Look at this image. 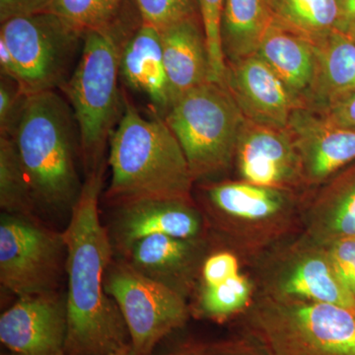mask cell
Returning <instances> with one entry per match:
<instances>
[{"label": "cell", "instance_id": "obj_26", "mask_svg": "<svg viewBox=\"0 0 355 355\" xmlns=\"http://www.w3.org/2000/svg\"><path fill=\"white\" fill-rule=\"evenodd\" d=\"M36 207L12 137L0 135V207L3 212L33 216Z\"/></svg>", "mask_w": 355, "mask_h": 355}, {"label": "cell", "instance_id": "obj_29", "mask_svg": "<svg viewBox=\"0 0 355 355\" xmlns=\"http://www.w3.org/2000/svg\"><path fill=\"white\" fill-rule=\"evenodd\" d=\"M142 23L153 26L159 31L182 22L197 18V0H133Z\"/></svg>", "mask_w": 355, "mask_h": 355}, {"label": "cell", "instance_id": "obj_34", "mask_svg": "<svg viewBox=\"0 0 355 355\" xmlns=\"http://www.w3.org/2000/svg\"><path fill=\"white\" fill-rule=\"evenodd\" d=\"M318 113L323 114L334 125L355 130V93L330 108Z\"/></svg>", "mask_w": 355, "mask_h": 355}, {"label": "cell", "instance_id": "obj_21", "mask_svg": "<svg viewBox=\"0 0 355 355\" xmlns=\"http://www.w3.org/2000/svg\"><path fill=\"white\" fill-rule=\"evenodd\" d=\"M257 55L306 108L316 74L314 44L272 23L261 40Z\"/></svg>", "mask_w": 355, "mask_h": 355}, {"label": "cell", "instance_id": "obj_22", "mask_svg": "<svg viewBox=\"0 0 355 355\" xmlns=\"http://www.w3.org/2000/svg\"><path fill=\"white\" fill-rule=\"evenodd\" d=\"M316 48V74L306 109L323 112L355 93V43L336 31Z\"/></svg>", "mask_w": 355, "mask_h": 355}, {"label": "cell", "instance_id": "obj_6", "mask_svg": "<svg viewBox=\"0 0 355 355\" xmlns=\"http://www.w3.org/2000/svg\"><path fill=\"white\" fill-rule=\"evenodd\" d=\"M242 333L273 355H355V309L257 294L239 317Z\"/></svg>", "mask_w": 355, "mask_h": 355}, {"label": "cell", "instance_id": "obj_15", "mask_svg": "<svg viewBox=\"0 0 355 355\" xmlns=\"http://www.w3.org/2000/svg\"><path fill=\"white\" fill-rule=\"evenodd\" d=\"M226 64L225 86L246 120L286 128L294 111L303 108L258 55Z\"/></svg>", "mask_w": 355, "mask_h": 355}, {"label": "cell", "instance_id": "obj_23", "mask_svg": "<svg viewBox=\"0 0 355 355\" xmlns=\"http://www.w3.org/2000/svg\"><path fill=\"white\" fill-rule=\"evenodd\" d=\"M272 23L266 0H224L221 38L226 64L257 55Z\"/></svg>", "mask_w": 355, "mask_h": 355}, {"label": "cell", "instance_id": "obj_27", "mask_svg": "<svg viewBox=\"0 0 355 355\" xmlns=\"http://www.w3.org/2000/svg\"><path fill=\"white\" fill-rule=\"evenodd\" d=\"M123 0H51L46 11L81 35L116 25Z\"/></svg>", "mask_w": 355, "mask_h": 355}, {"label": "cell", "instance_id": "obj_13", "mask_svg": "<svg viewBox=\"0 0 355 355\" xmlns=\"http://www.w3.org/2000/svg\"><path fill=\"white\" fill-rule=\"evenodd\" d=\"M241 181L306 193L300 163L288 128L259 125L245 120L234 159Z\"/></svg>", "mask_w": 355, "mask_h": 355}, {"label": "cell", "instance_id": "obj_24", "mask_svg": "<svg viewBox=\"0 0 355 355\" xmlns=\"http://www.w3.org/2000/svg\"><path fill=\"white\" fill-rule=\"evenodd\" d=\"M272 24L315 46L338 31V0H266Z\"/></svg>", "mask_w": 355, "mask_h": 355}, {"label": "cell", "instance_id": "obj_12", "mask_svg": "<svg viewBox=\"0 0 355 355\" xmlns=\"http://www.w3.org/2000/svg\"><path fill=\"white\" fill-rule=\"evenodd\" d=\"M67 300L58 291L18 298L0 316L10 355H67Z\"/></svg>", "mask_w": 355, "mask_h": 355}, {"label": "cell", "instance_id": "obj_32", "mask_svg": "<svg viewBox=\"0 0 355 355\" xmlns=\"http://www.w3.org/2000/svg\"><path fill=\"white\" fill-rule=\"evenodd\" d=\"M327 248L340 282L355 299V237L338 240Z\"/></svg>", "mask_w": 355, "mask_h": 355}, {"label": "cell", "instance_id": "obj_16", "mask_svg": "<svg viewBox=\"0 0 355 355\" xmlns=\"http://www.w3.org/2000/svg\"><path fill=\"white\" fill-rule=\"evenodd\" d=\"M207 249L205 238L153 235L133 243L121 253L135 270L187 299L200 282Z\"/></svg>", "mask_w": 355, "mask_h": 355}, {"label": "cell", "instance_id": "obj_19", "mask_svg": "<svg viewBox=\"0 0 355 355\" xmlns=\"http://www.w3.org/2000/svg\"><path fill=\"white\" fill-rule=\"evenodd\" d=\"M303 233L324 246L355 237V162L308 198L303 212Z\"/></svg>", "mask_w": 355, "mask_h": 355}, {"label": "cell", "instance_id": "obj_18", "mask_svg": "<svg viewBox=\"0 0 355 355\" xmlns=\"http://www.w3.org/2000/svg\"><path fill=\"white\" fill-rule=\"evenodd\" d=\"M120 76L128 87L146 96L154 114L165 118L173 100L158 29L142 23L127 40L121 53Z\"/></svg>", "mask_w": 355, "mask_h": 355}, {"label": "cell", "instance_id": "obj_30", "mask_svg": "<svg viewBox=\"0 0 355 355\" xmlns=\"http://www.w3.org/2000/svg\"><path fill=\"white\" fill-rule=\"evenodd\" d=\"M241 257L229 248L212 252L203 261L198 284L216 286L241 273Z\"/></svg>", "mask_w": 355, "mask_h": 355}, {"label": "cell", "instance_id": "obj_20", "mask_svg": "<svg viewBox=\"0 0 355 355\" xmlns=\"http://www.w3.org/2000/svg\"><path fill=\"white\" fill-rule=\"evenodd\" d=\"M161 41L173 103L184 93L212 83L207 40L198 17L166 28L161 31Z\"/></svg>", "mask_w": 355, "mask_h": 355}, {"label": "cell", "instance_id": "obj_39", "mask_svg": "<svg viewBox=\"0 0 355 355\" xmlns=\"http://www.w3.org/2000/svg\"><path fill=\"white\" fill-rule=\"evenodd\" d=\"M340 33L355 43V19L350 22Z\"/></svg>", "mask_w": 355, "mask_h": 355}, {"label": "cell", "instance_id": "obj_7", "mask_svg": "<svg viewBox=\"0 0 355 355\" xmlns=\"http://www.w3.org/2000/svg\"><path fill=\"white\" fill-rule=\"evenodd\" d=\"M164 120L196 182L218 177L234 165L246 119L226 86L209 83L184 93L173 103Z\"/></svg>", "mask_w": 355, "mask_h": 355}, {"label": "cell", "instance_id": "obj_9", "mask_svg": "<svg viewBox=\"0 0 355 355\" xmlns=\"http://www.w3.org/2000/svg\"><path fill=\"white\" fill-rule=\"evenodd\" d=\"M80 39L83 35L48 11L11 18L0 29V41L15 62V80L26 95L64 86Z\"/></svg>", "mask_w": 355, "mask_h": 355}, {"label": "cell", "instance_id": "obj_2", "mask_svg": "<svg viewBox=\"0 0 355 355\" xmlns=\"http://www.w3.org/2000/svg\"><path fill=\"white\" fill-rule=\"evenodd\" d=\"M109 165L107 197L120 205L153 200L193 202L196 181L171 128L158 114L144 116L125 97L110 137Z\"/></svg>", "mask_w": 355, "mask_h": 355}, {"label": "cell", "instance_id": "obj_35", "mask_svg": "<svg viewBox=\"0 0 355 355\" xmlns=\"http://www.w3.org/2000/svg\"><path fill=\"white\" fill-rule=\"evenodd\" d=\"M224 355H273L258 340L242 333L224 340Z\"/></svg>", "mask_w": 355, "mask_h": 355}, {"label": "cell", "instance_id": "obj_28", "mask_svg": "<svg viewBox=\"0 0 355 355\" xmlns=\"http://www.w3.org/2000/svg\"><path fill=\"white\" fill-rule=\"evenodd\" d=\"M207 50H209L212 83L225 86L226 64L222 48L221 22L224 0H197Z\"/></svg>", "mask_w": 355, "mask_h": 355}, {"label": "cell", "instance_id": "obj_37", "mask_svg": "<svg viewBox=\"0 0 355 355\" xmlns=\"http://www.w3.org/2000/svg\"><path fill=\"white\" fill-rule=\"evenodd\" d=\"M0 69L1 76L10 77L15 80L16 64L10 51L4 42L0 41Z\"/></svg>", "mask_w": 355, "mask_h": 355}, {"label": "cell", "instance_id": "obj_10", "mask_svg": "<svg viewBox=\"0 0 355 355\" xmlns=\"http://www.w3.org/2000/svg\"><path fill=\"white\" fill-rule=\"evenodd\" d=\"M105 289L118 305L139 355H153L161 340L184 327L191 315L184 296L142 275L125 259L110 263Z\"/></svg>", "mask_w": 355, "mask_h": 355}, {"label": "cell", "instance_id": "obj_11", "mask_svg": "<svg viewBox=\"0 0 355 355\" xmlns=\"http://www.w3.org/2000/svg\"><path fill=\"white\" fill-rule=\"evenodd\" d=\"M62 233L44 227L33 216L2 212L0 282L18 298L57 291L65 270Z\"/></svg>", "mask_w": 355, "mask_h": 355}, {"label": "cell", "instance_id": "obj_1", "mask_svg": "<svg viewBox=\"0 0 355 355\" xmlns=\"http://www.w3.org/2000/svg\"><path fill=\"white\" fill-rule=\"evenodd\" d=\"M102 178L103 168L87 175L62 232L67 250V355H105L132 345L123 315L105 289L114 245L99 216Z\"/></svg>", "mask_w": 355, "mask_h": 355}, {"label": "cell", "instance_id": "obj_38", "mask_svg": "<svg viewBox=\"0 0 355 355\" xmlns=\"http://www.w3.org/2000/svg\"><path fill=\"white\" fill-rule=\"evenodd\" d=\"M340 9V22L338 31L342 32L350 22L355 19V0H338Z\"/></svg>", "mask_w": 355, "mask_h": 355}, {"label": "cell", "instance_id": "obj_14", "mask_svg": "<svg viewBox=\"0 0 355 355\" xmlns=\"http://www.w3.org/2000/svg\"><path fill=\"white\" fill-rule=\"evenodd\" d=\"M291 133L306 191L327 183L355 162V130L334 125L318 112L294 111L287 125Z\"/></svg>", "mask_w": 355, "mask_h": 355}, {"label": "cell", "instance_id": "obj_17", "mask_svg": "<svg viewBox=\"0 0 355 355\" xmlns=\"http://www.w3.org/2000/svg\"><path fill=\"white\" fill-rule=\"evenodd\" d=\"M207 220L193 202L140 200L121 205L112 228L114 248L121 251L153 235L205 239Z\"/></svg>", "mask_w": 355, "mask_h": 355}, {"label": "cell", "instance_id": "obj_4", "mask_svg": "<svg viewBox=\"0 0 355 355\" xmlns=\"http://www.w3.org/2000/svg\"><path fill=\"white\" fill-rule=\"evenodd\" d=\"M209 223L226 248L257 261L282 243L303 232L309 196L241 181L205 186Z\"/></svg>", "mask_w": 355, "mask_h": 355}, {"label": "cell", "instance_id": "obj_3", "mask_svg": "<svg viewBox=\"0 0 355 355\" xmlns=\"http://www.w3.org/2000/svg\"><path fill=\"white\" fill-rule=\"evenodd\" d=\"M11 137L36 205L71 209L83 184L76 169L80 137L69 103L55 91L28 95Z\"/></svg>", "mask_w": 355, "mask_h": 355}, {"label": "cell", "instance_id": "obj_8", "mask_svg": "<svg viewBox=\"0 0 355 355\" xmlns=\"http://www.w3.org/2000/svg\"><path fill=\"white\" fill-rule=\"evenodd\" d=\"M256 293L282 301L330 303L355 309L328 248L304 233L282 243L254 261Z\"/></svg>", "mask_w": 355, "mask_h": 355}, {"label": "cell", "instance_id": "obj_31", "mask_svg": "<svg viewBox=\"0 0 355 355\" xmlns=\"http://www.w3.org/2000/svg\"><path fill=\"white\" fill-rule=\"evenodd\" d=\"M17 81L1 76L0 79V135L11 137L26 98Z\"/></svg>", "mask_w": 355, "mask_h": 355}, {"label": "cell", "instance_id": "obj_25", "mask_svg": "<svg viewBox=\"0 0 355 355\" xmlns=\"http://www.w3.org/2000/svg\"><path fill=\"white\" fill-rule=\"evenodd\" d=\"M254 295V280L241 272L216 286L198 287V301L191 314L216 323H225L244 314L253 303Z\"/></svg>", "mask_w": 355, "mask_h": 355}, {"label": "cell", "instance_id": "obj_5", "mask_svg": "<svg viewBox=\"0 0 355 355\" xmlns=\"http://www.w3.org/2000/svg\"><path fill=\"white\" fill-rule=\"evenodd\" d=\"M125 42L116 25L86 33L80 58L60 88L76 118L87 175L103 168L107 141L123 114L118 81Z\"/></svg>", "mask_w": 355, "mask_h": 355}, {"label": "cell", "instance_id": "obj_36", "mask_svg": "<svg viewBox=\"0 0 355 355\" xmlns=\"http://www.w3.org/2000/svg\"><path fill=\"white\" fill-rule=\"evenodd\" d=\"M164 355H224V340L184 343Z\"/></svg>", "mask_w": 355, "mask_h": 355}, {"label": "cell", "instance_id": "obj_40", "mask_svg": "<svg viewBox=\"0 0 355 355\" xmlns=\"http://www.w3.org/2000/svg\"><path fill=\"white\" fill-rule=\"evenodd\" d=\"M105 355H139L135 352V349H133L132 345H128V347H125V349H121L120 350H116V352H111V354H105Z\"/></svg>", "mask_w": 355, "mask_h": 355}, {"label": "cell", "instance_id": "obj_33", "mask_svg": "<svg viewBox=\"0 0 355 355\" xmlns=\"http://www.w3.org/2000/svg\"><path fill=\"white\" fill-rule=\"evenodd\" d=\"M51 0H0V21L46 11Z\"/></svg>", "mask_w": 355, "mask_h": 355}]
</instances>
